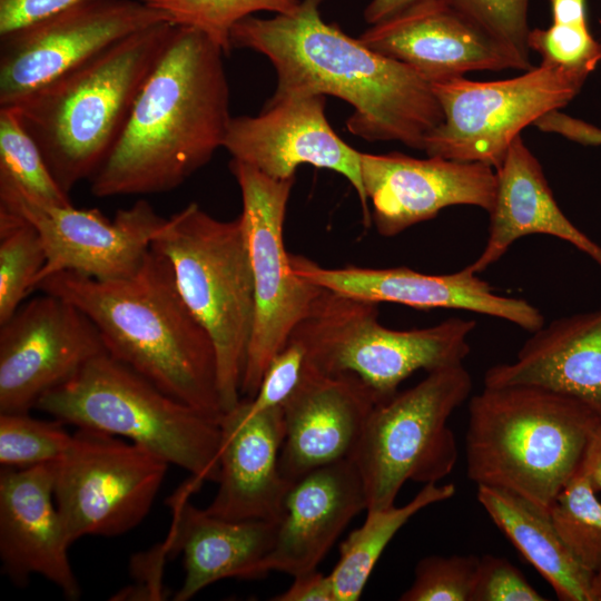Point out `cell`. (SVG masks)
<instances>
[{
  "label": "cell",
  "mask_w": 601,
  "mask_h": 601,
  "mask_svg": "<svg viewBox=\"0 0 601 601\" xmlns=\"http://www.w3.org/2000/svg\"><path fill=\"white\" fill-rule=\"evenodd\" d=\"M324 0H300L287 14L249 16L230 31L231 48L263 53L277 73L272 100L331 95L354 111L349 132L366 141H400L423 150L443 120L432 85L410 67L343 32L321 16Z\"/></svg>",
  "instance_id": "obj_1"
},
{
  "label": "cell",
  "mask_w": 601,
  "mask_h": 601,
  "mask_svg": "<svg viewBox=\"0 0 601 601\" xmlns=\"http://www.w3.org/2000/svg\"><path fill=\"white\" fill-rule=\"evenodd\" d=\"M223 49L176 26L115 146L90 178L96 197L170 191L224 146L229 86Z\"/></svg>",
  "instance_id": "obj_2"
},
{
  "label": "cell",
  "mask_w": 601,
  "mask_h": 601,
  "mask_svg": "<svg viewBox=\"0 0 601 601\" xmlns=\"http://www.w3.org/2000/svg\"><path fill=\"white\" fill-rule=\"evenodd\" d=\"M79 308L97 327L110 356L162 392L219 421L213 342L183 300L169 262L150 247L130 276L101 280L72 272L35 288Z\"/></svg>",
  "instance_id": "obj_3"
},
{
  "label": "cell",
  "mask_w": 601,
  "mask_h": 601,
  "mask_svg": "<svg viewBox=\"0 0 601 601\" xmlns=\"http://www.w3.org/2000/svg\"><path fill=\"white\" fill-rule=\"evenodd\" d=\"M176 24L137 31L13 105L65 193L90 179L115 146Z\"/></svg>",
  "instance_id": "obj_4"
},
{
  "label": "cell",
  "mask_w": 601,
  "mask_h": 601,
  "mask_svg": "<svg viewBox=\"0 0 601 601\" xmlns=\"http://www.w3.org/2000/svg\"><path fill=\"white\" fill-rule=\"evenodd\" d=\"M600 425L571 396L534 385L484 386L469 402L467 476L550 513Z\"/></svg>",
  "instance_id": "obj_5"
},
{
  "label": "cell",
  "mask_w": 601,
  "mask_h": 601,
  "mask_svg": "<svg viewBox=\"0 0 601 601\" xmlns=\"http://www.w3.org/2000/svg\"><path fill=\"white\" fill-rule=\"evenodd\" d=\"M151 248L169 262L183 300L213 342L226 412L240 401L255 317L243 219L220 220L190 203L165 218Z\"/></svg>",
  "instance_id": "obj_6"
},
{
  "label": "cell",
  "mask_w": 601,
  "mask_h": 601,
  "mask_svg": "<svg viewBox=\"0 0 601 601\" xmlns=\"http://www.w3.org/2000/svg\"><path fill=\"white\" fill-rule=\"evenodd\" d=\"M36 408L78 428L127 439L204 482L218 481V421L162 392L108 353L43 394Z\"/></svg>",
  "instance_id": "obj_7"
},
{
  "label": "cell",
  "mask_w": 601,
  "mask_h": 601,
  "mask_svg": "<svg viewBox=\"0 0 601 601\" xmlns=\"http://www.w3.org/2000/svg\"><path fill=\"white\" fill-rule=\"evenodd\" d=\"M377 305L323 288L289 339L303 347L307 366L328 375L355 376L376 403L395 395L416 371L463 364L469 355L475 321L451 317L398 331L378 322Z\"/></svg>",
  "instance_id": "obj_8"
},
{
  "label": "cell",
  "mask_w": 601,
  "mask_h": 601,
  "mask_svg": "<svg viewBox=\"0 0 601 601\" xmlns=\"http://www.w3.org/2000/svg\"><path fill=\"white\" fill-rule=\"evenodd\" d=\"M463 364L428 372L416 385L375 404L351 456L362 477L367 510L384 509L407 481L437 483L454 469L459 451L447 422L470 397Z\"/></svg>",
  "instance_id": "obj_9"
},
{
  "label": "cell",
  "mask_w": 601,
  "mask_h": 601,
  "mask_svg": "<svg viewBox=\"0 0 601 601\" xmlns=\"http://www.w3.org/2000/svg\"><path fill=\"white\" fill-rule=\"evenodd\" d=\"M588 77L540 63L503 80L475 81L463 76L431 83L443 120L425 138L423 151L495 169L521 130L565 107Z\"/></svg>",
  "instance_id": "obj_10"
},
{
  "label": "cell",
  "mask_w": 601,
  "mask_h": 601,
  "mask_svg": "<svg viewBox=\"0 0 601 601\" xmlns=\"http://www.w3.org/2000/svg\"><path fill=\"white\" fill-rule=\"evenodd\" d=\"M254 278L255 317L240 393L256 394L272 359L289 341L323 288L298 276L284 244V219L295 178L275 179L231 159Z\"/></svg>",
  "instance_id": "obj_11"
},
{
  "label": "cell",
  "mask_w": 601,
  "mask_h": 601,
  "mask_svg": "<svg viewBox=\"0 0 601 601\" xmlns=\"http://www.w3.org/2000/svg\"><path fill=\"white\" fill-rule=\"evenodd\" d=\"M168 463L148 450L90 428H78L53 462V495L71 543L117 536L149 513Z\"/></svg>",
  "instance_id": "obj_12"
},
{
  "label": "cell",
  "mask_w": 601,
  "mask_h": 601,
  "mask_svg": "<svg viewBox=\"0 0 601 601\" xmlns=\"http://www.w3.org/2000/svg\"><path fill=\"white\" fill-rule=\"evenodd\" d=\"M0 206L27 219L39 233L46 262L33 288L45 278L72 272L109 280L132 275L165 220L140 199L112 219L98 209H78L40 200L0 175Z\"/></svg>",
  "instance_id": "obj_13"
},
{
  "label": "cell",
  "mask_w": 601,
  "mask_h": 601,
  "mask_svg": "<svg viewBox=\"0 0 601 601\" xmlns=\"http://www.w3.org/2000/svg\"><path fill=\"white\" fill-rule=\"evenodd\" d=\"M162 21L170 19L139 0H97L0 37V107Z\"/></svg>",
  "instance_id": "obj_14"
},
{
  "label": "cell",
  "mask_w": 601,
  "mask_h": 601,
  "mask_svg": "<svg viewBox=\"0 0 601 601\" xmlns=\"http://www.w3.org/2000/svg\"><path fill=\"white\" fill-rule=\"evenodd\" d=\"M108 353L93 323L73 304L47 293L0 324V413H26L39 398Z\"/></svg>",
  "instance_id": "obj_15"
},
{
  "label": "cell",
  "mask_w": 601,
  "mask_h": 601,
  "mask_svg": "<svg viewBox=\"0 0 601 601\" xmlns=\"http://www.w3.org/2000/svg\"><path fill=\"white\" fill-rule=\"evenodd\" d=\"M325 106L323 95L269 99L255 117H231L223 147L233 159L275 179L295 178L302 165L341 174L354 187L368 227L372 214L362 183L361 152L336 135Z\"/></svg>",
  "instance_id": "obj_16"
},
{
  "label": "cell",
  "mask_w": 601,
  "mask_h": 601,
  "mask_svg": "<svg viewBox=\"0 0 601 601\" xmlns=\"http://www.w3.org/2000/svg\"><path fill=\"white\" fill-rule=\"evenodd\" d=\"M361 176L372 221L385 237L430 220L450 206L490 213L495 199V169L481 162L361 152Z\"/></svg>",
  "instance_id": "obj_17"
},
{
  "label": "cell",
  "mask_w": 601,
  "mask_h": 601,
  "mask_svg": "<svg viewBox=\"0 0 601 601\" xmlns=\"http://www.w3.org/2000/svg\"><path fill=\"white\" fill-rule=\"evenodd\" d=\"M293 270L328 290L374 303H396L416 309L450 308L508 321L533 333L544 325L542 313L522 298L494 293L491 285L467 267L450 274H425L408 267L326 268L289 255Z\"/></svg>",
  "instance_id": "obj_18"
},
{
  "label": "cell",
  "mask_w": 601,
  "mask_h": 601,
  "mask_svg": "<svg viewBox=\"0 0 601 601\" xmlns=\"http://www.w3.org/2000/svg\"><path fill=\"white\" fill-rule=\"evenodd\" d=\"M430 83L470 71L531 69L445 0H431L373 24L358 38Z\"/></svg>",
  "instance_id": "obj_19"
},
{
  "label": "cell",
  "mask_w": 601,
  "mask_h": 601,
  "mask_svg": "<svg viewBox=\"0 0 601 601\" xmlns=\"http://www.w3.org/2000/svg\"><path fill=\"white\" fill-rule=\"evenodd\" d=\"M53 495V462L0 472V560L12 583L31 575L55 584L68 600L81 594L68 556L71 545Z\"/></svg>",
  "instance_id": "obj_20"
},
{
  "label": "cell",
  "mask_w": 601,
  "mask_h": 601,
  "mask_svg": "<svg viewBox=\"0 0 601 601\" xmlns=\"http://www.w3.org/2000/svg\"><path fill=\"white\" fill-rule=\"evenodd\" d=\"M372 392L349 374L328 375L304 365L283 403L279 471L293 483L318 467L351 459L375 406Z\"/></svg>",
  "instance_id": "obj_21"
},
{
  "label": "cell",
  "mask_w": 601,
  "mask_h": 601,
  "mask_svg": "<svg viewBox=\"0 0 601 601\" xmlns=\"http://www.w3.org/2000/svg\"><path fill=\"white\" fill-rule=\"evenodd\" d=\"M218 423V490L205 510L231 521H279L292 485L279 471L282 406L255 410L246 397Z\"/></svg>",
  "instance_id": "obj_22"
},
{
  "label": "cell",
  "mask_w": 601,
  "mask_h": 601,
  "mask_svg": "<svg viewBox=\"0 0 601 601\" xmlns=\"http://www.w3.org/2000/svg\"><path fill=\"white\" fill-rule=\"evenodd\" d=\"M366 508L364 484L351 459L299 477L286 494L265 571L295 577L316 570L346 525Z\"/></svg>",
  "instance_id": "obj_23"
},
{
  "label": "cell",
  "mask_w": 601,
  "mask_h": 601,
  "mask_svg": "<svg viewBox=\"0 0 601 601\" xmlns=\"http://www.w3.org/2000/svg\"><path fill=\"white\" fill-rule=\"evenodd\" d=\"M204 481L191 476L173 500L174 522L166 540L170 553H181L185 579L174 597L187 601L224 579L257 580L268 573L278 521H231L209 514L187 501Z\"/></svg>",
  "instance_id": "obj_24"
},
{
  "label": "cell",
  "mask_w": 601,
  "mask_h": 601,
  "mask_svg": "<svg viewBox=\"0 0 601 601\" xmlns=\"http://www.w3.org/2000/svg\"><path fill=\"white\" fill-rule=\"evenodd\" d=\"M534 385L585 404L601 421V305L532 333L514 361L496 364L484 386Z\"/></svg>",
  "instance_id": "obj_25"
},
{
  "label": "cell",
  "mask_w": 601,
  "mask_h": 601,
  "mask_svg": "<svg viewBox=\"0 0 601 601\" xmlns=\"http://www.w3.org/2000/svg\"><path fill=\"white\" fill-rule=\"evenodd\" d=\"M494 205L483 250L466 267L482 273L523 236L543 234L562 239L601 268V246L581 231L561 210L542 166L519 135L495 168Z\"/></svg>",
  "instance_id": "obj_26"
},
{
  "label": "cell",
  "mask_w": 601,
  "mask_h": 601,
  "mask_svg": "<svg viewBox=\"0 0 601 601\" xmlns=\"http://www.w3.org/2000/svg\"><path fill=\"white\" fill-rule=\"evenodd\" d=\"M479 503L561 601H594V573L566 545L549 512L500 487L477 485Z\"/></svg>",
  "instance_id": "obj_27"
},
{
  "label": "cell",
  "mask_w": 601,
  "mask_h": 601,
  "mask_svg": "<svg viewBox=\"0 0 601 601\" xmlns=\"http://www.w3.org/2000/svg\"><path fill=\"white\" fill-rule=\"evenodd\" d=\"M453 483H426L406 504L367 510L362 526L349 533L339 545V559L329 577L336 601H356L383 551L398 530L417 512L454 496Z\"/></svg>",
  "instance_id": "obj_28"
},
{
  "label": "cell",
  "mask_w": 601,
  "mask_h": 601,
  "mask_svg": "<svg viewBox=\"0 0 601 601\" xmlns=\"http://www.w3.org/2000/svg\"><path fill=\"white\" fill-rule=\"evenodd\" d=\"M46 262L37 229L0 206V324L21 306Z\"/></svg>",
  "instance_id": "obj_29"
},
{
  "label": "cell",
  "mask_w": 601,
  "mask_h": 601,
  "mask_svg": "<svg viewBox=\"0 0 601 601\" xmlns=\"http://www.w3.org/2000/svg\"><path fill=\"white\" fill-rule=\"evenodd\" d=\"M0 175L10 178L46 203L72 205L52 176L46 159L20 116L12 107H0Z\"/></svg>",
  "instance_id": "obj_30"
},
{
  "label": "cell",
  "mask_w": 601,
  "mask_h": 601,
  "mask_svg": "<svg viewBox=\"0 0 601 601\" xmlns=\"http://www.w3.org/2000/svg\"><path fill=\"white\" fill-rule=\"evenodd\" d=\"M167 14L176 26L194 27L206 33L225 55L230 52V31L258 11L293 12L300 0H139Z\"/></svg>",
  "instance_id": "obj_31"
},
{
  "label": "cell",
  "mask_w": 601,
  "mask_h": 601,
  "mask_svg": "<svg viewBox=\"0 0 601 601\" xmlns=\"http://www.w3.org/2000/svg\"><path fill=\"white\" fill-rule=\"evenodd\" d=\"M560 535L594 574L601 570V502L580 472L569 481L550 511Z\"/></svg>",
  "instance_id": "obj_32"
},
{
  "label": "cell",
  "mask_w": 601,
  "mask_h": 601,
  "mask_svg": "<svg viewBox=\"0 0 601 601\" xmlns=\"http://www.w3.org/2000/svg\"><path fill=\"white\" fill-rule=\"evenodd\" d=\"M65 425L57 418H35L29 412L0 413V465L27 469L58 461L73 442Z\"/></svg>",
  "instance_id": "obj_33"
},
{
  "label": "cell",
  "mask_w": 601,
  "mask_h": 601,
  "mask_svg": "<svg viewBox=\"0 0 601 601\" xmlns=\"http://www.w3.org/2000/svg\"><path fill=\"white\" fill-rule=\"evenodd\" d=\"M480 556L428 555L414 570L411 587L401 601H471Z\"/></svg>",
  "instance_id": "obj_34"
},
{
  "label": "cell",
  "mask_w": 601,
  "mask_h": 601,
  "mask_svg": "<svg viewBox=\"0 0 601 601\" xmlns=\"http://www.w3.org/2000/svg\"><path fill=\"white\" fill-rule=\"evenodd\" d=\"M528 67H532L528 37L530 0H445Z\"/></svg>",
  "instance_id": "obj_35"
},
{
  "label": "cell",
  "mask_w": 601,
  "mask_h": 601,
  "mask_svg": "<svg viewBox=\"0 0 601 601\" xmlns=\"http://www.w3.org/2000/svg\"><path fill=\"white\" fill-rule=\"evenodd\" d=\"M530 50L538 52L541 63L590 75L601 61V43L589 26L552 23L546 29L530 30Z\"/></svg>",
  "instance_id": "obj_36"
},
{
  "label": "cell",
  "mask_w": 601,
  "mask_h": 601,
  "mask_svg": "<svg viewBox=\"0 0 601 601\" xmlns=\"http://www.w3.org/2000/svg\"><path fill=\"white\" fill-rule=\"evenodd\" d=\"M544 600L509 560L491 554L480 558L471 601Z\"/></svg>",
  "instance_id": "obj_37"
},
{
  "label": "cell",
  "mask_w": 601,
  "mask_h": 601,
  "mask_svg": "<svg viewBox=\"0 0 601 601\" xmlns=\"http://www.w3.org/2000/svg\"><path fill=\"white\" fill-rule=\"evenodd\" d=\"M305 365L303 347L288 341L266 368L259 387L250 398L255 410L282 406L298 385Z\"/></svg>",
  "instance_id": "obj_38"
},
{
  "label": "cell",
  "mask_w": 601,
  "mask_h": 601,
  "mask_svg": "<svg viewBox=\"0 0 601 601\" xmlns=\"http://www.w3.org/2000/svg\"><path fill=\"white\" fill-rule=\"evenodd\" d=\"M97 0H0V37Z\"/></svg>",
  "instance_id": "obj_39"
},
{
  "label": "cell",
  "mask_w": 601,
  "mask_h": 601,
  "mask_svg": "<svg viewBox=\"0 0 601 601\" xmlns=\"http://www.w3.org/2000/svg\"><path fill=\"white\" fill-rule=\"evenodd\" d=\"M534 126L541 131L556 134L584 146H601V128L560 110L548 112Z\"/></svg>",
  "instance_id": "obj_40"
},
{
  "label": "cell",
  "mask_w": 601,
  "mask_h": 601,
  "mask_svg": "<svg viewBox=\"0 0 601 601\" xmlns=\"http://www.w3.org/2000/svg\"><path fill=\"white\" fill-rule=\"evenodd\" d=\"M273 601H336L332 579L317 570L294 577L293 583Z\"/></svg>",
  "instance_id": "obj_41"
},
{
  "label": "cell",
  "mask_w": 601,
  "mask_h": 601,
  "mask_svg": "<svg viewBox=\"0 0 601 601\" xmlns=\"http://www.w3.org/2000/svg\"><path fill=\"white\" fill-rule=\"evenodd\" d=\"M579 471L597 493L601 492V425L587 446Z\"/></svg>",
  "instance_id": "obj_42"
},
{
  "label": "cell",
  "mask_w": 601,
  "mask_h": 601,
  "mask_svg": "<svg viewBox=\"0 0 601 601\" xmlns=\"http://www.w3.org/2000/svg\"><path fill=\"white\" fill-rule=\"evenodd\" d=\"M427 1L431 0H372L364 11V19L373 26Z\"/></svg>",
  "instance_id": "obj_43"
},
{
  "label": "cell",
  "mask_w": 601,
  "mask_h": 601,
  "mask_svg": "<svg viewBox=\"0 0 601 601\" xmlns=\"http://www.w3.org/2000/svg\"><path fill=\"white\" fill-rule=\"evenodd\" d=\"M552 22L566 26L588 24L587 0H550Z\"/></svg>",
  "instance_id": "obj_44"
},
{
  "label": "cell",
  "mask_w": 601,
  "mask_h": 601,
  "mask_svg": "<svg viewBox=\"0 0 601 601\" xmlns=\"http://www.w3.org/2000/svg\"><path fill=\"white\" fill-rule=\"evenodd\" d=\"M593 598L594 601H601V570L594 574Z\"/></svg>",
  "instance_id": "obj_45"
}]
</instances>
